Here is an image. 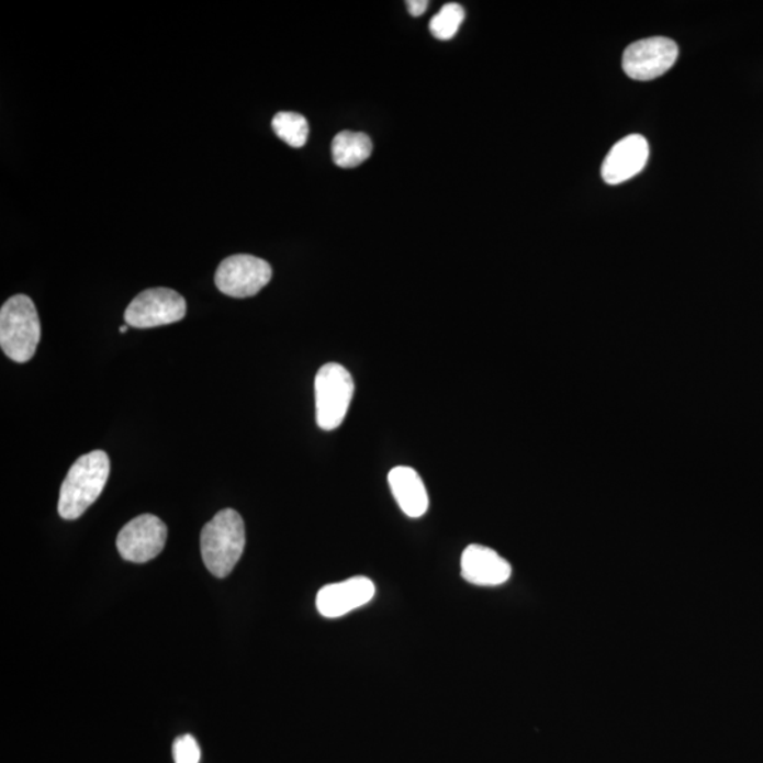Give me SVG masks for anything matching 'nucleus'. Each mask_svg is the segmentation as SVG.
I'll return each mask as SVG.
<instances>
[{
  "instance_id": "nucleus-1",
  "label": "nucleus",
  "mask_w": 763,
  "mask_h": 763,
  "mask_svg": "<svg viewBox=\"0 0 763 763\" xmlns=\"http://www.w3.org/2000/svg\"><path fill=\"white\" fill-rule=\"evenodd\" d=\"M111 462L105 451L96 450L78 458L63 481L58 514L63 519L80 518L100 498L110 479Z\"/></svg>"
},
{
  "instance_id": "nucleus-2",
  "label": "nucleus",
  "mask_w": 763,
  "mask_h": 763,
  "mask_svg": "<svg viewBox=\"0 0 763 763\" xmlns=\"http://www.w3.org/2000/svg\"><path fill=\"white\" fill-rule=\"evenodd\" d=\"M245 543V524L238 512H218L201 531V554L205 568L215 577H226L243 558Z\"/></svg>"
},
{
  "instance_id": "nucleus-3",
  "label": "nucleus",
  "mask_w": 763,
  "mask_h": 763,
  "mask_svg": "<svg viewBox=\"0 0 763 763\" xmlns=\"http://www.w3.org/2000/svg\"><path fill=\"white\" fill-rule=\"evenodd\" d=\"M42 338L36 305L24 294L13 295L0 310V347L12 361L24 363L36 354Z\"/></svg>"
},
{
  "instance_id": "nucleus-4",
  "label": "nucleus",
  "mask_w": 763,
  "mask_h": 763,
  "mask_svg": "<svg viewBox=\"0 0 763 763\" xmlns=\"http://www.w3.org/2000/svg\"><path fill=\"white\" fill-rule=\"evenodd\" d=\"M314 391L318 427L326 431L336 430L346 418L356 391L351 373L339 363H326L317 372Z\"/></svg>"
},
{
  "instance_id": "nucleus-5",
  "label": "nucleus",
  "mask_w": 763,
  "mask_h": 763,
  "mask_svg": "<svg viewBox=\"0 0 763 763\" xmlns=\"http://www.w3.org/2000/svg\"><path fill=\"white\" fill-rule=\"evenodd\" d=\"M187 303L180 293L167 288L147 289L127 305L125 322L135 328H153L181 322Z\"/></svg>"
},
{
  "instance_id": "nucleus-6",
  "label": "nucleus",
  "mask_w": 763,
  "mask_h": 763,
  "mask_svg": "<svg viewBox=\"0 0 763 763\" xmlns=\"http://www.w3.org/2000/svg\"><path fill=\"white\" fill-rule=\"evenodd\" d=\"M272 279V268L253 255H233L221 262L215 284L221 293L235 299L253 298Z\"/></svg>"
},
{
  "instance_id": "nucleus-7",
  "label": "nucleus",
  "mask_w": 763,
  "mask_h": 763,
  "mask_svg": "<svg viewBox=\"0 0 763 763\" xmlns=\"http://www.w3.org/2000/svg\"><path fill=\"white\" fill-rule=\"evenodd\" d=\"M677 44L667 37H649L631 44L625 51L622 67L632 80L652 81L662 77L677 61Z\"/></svg>"
},
{
  "instance_id": "nucleus-8",
  "label": "nucleus",
  "mask_w": 763,
  "mask_h": 763,
  "mask_svg": "<svg viewBox=\"0 0 763 763\" xmlns=\"http://www.w3.org/2000/svg\"><path fill=\"white\" fill-rule=\"evenodd\" d=\"M167 540V526L155 515H141L123 526L116 539L122 559L147 563L161 553Z\"/></svg>"
},
{
  "instance_id": "nucleus-9",
  "label": "nucleus",
  "mask_w": 763,
  "mask_h": 763,
  "mask_svg": "<svg viewBox=\"0 0 763 763\" xmlns=\"http://www.w3.org/2000/svg\"><path fill=\"white\" fill-rule=\"evenodd\" d=\"M375 595V585L367 577H352L343 583L328 584L318 591L316 605L326 618H339L361 608Z\"/></svg>"
},
{
  "instance_id": "nucleus-10",
  "label": "nucleus",
  "mask_w": 763,
  "mask_h": 763,
  "mask_svg": "<svg viewBox=\"0 0 763 763\" xmlns=\"http://www.w3.org/2000/svg\"><path fill=\"white\" fill-rule=\"evenodd\" d=\"M649 159V145L641 135L619 141L605 157L601 176L605 183L617 186L641 173Z\"/></svg>"
},
{
  "instance_id": "nucleus-11",
  "label": "nucleus",
  "mask_w": 763,
  "mask_h": 763,
  "mask_svg": "<svg viewBox=\"0 0 763 763\" xmlns=\"http://www.w3.org/2000/svg\"><path fill=\"white\" fill-rule=\"evenodd\" d=\"M512 568L495 550L471 545L461 556L462 579L471 584L495 587L510 579Z\"/></svg>"
},
{
  "instance_id": "nucleus-12",
  "label": "nucleus",
  "mask_w": 763,
  "mask_h": 763,
  "mask_svg": "<svg viewBox=\"0 0 763 763\" xmlns=\"http://www.w3.org/2000/svg\"><path fill=\"white\" fill-rule=\"evenodd\" d=\"M393 496L408 518H422L428 509V494L422 476L411 467H396L388 475Z\"/></svg>"
},
{
  "instance_id": "nucleus-13",
  "label": "nucleus",
  "mask_w": 763,
  "mask_h": 763,
  "mask_svg": "<svg viewBox=\"0 0 763 763\" xmlns=\"http://www.w3.org/2000/svg\"><path fill=\"white\" fill-rule=\"evenodd\" d=\"M372 155V142L362 132L343 131L333 141L334 164L343 169H354Z\"/></svg>"
},
{
  "instance_id": "nucleus-14",
  "label": "nucleus",
  "mask_w": 763,
  "mask_h": 763,
  "mask_svg": "<svg viewBox=\"0 0 763 763\" xmlns=\"http://www.w3.org/2000/svg\"><path fill=\"white\" fill-rule=\"evenodd\" d=\"M272 127L283 142L292 147H303L308 139V122L294 112H280L273 117Z\"/></svg>"
},
{
  "instance_id": "nucleus-15",
  "label": "nucleus",
  "mask_w": 763,
  "mask_h": 763,
  "mask_svg": "<svg viewBox=\"0 0 763 763\" xmlns=\"http://www.w3.org/2000/svg\"><path fill=\"white\" fill-rule=\"evenodd\" d=\"M464 19L465 12L460 4L447 3L431 19L430 32L438 41H451L458 33V29H460Z\"/></svg>"
},
{
  "instance_id": "nucleus-16",
  "label": "nucleus",
  "mask_w": 763,
  "mask_h": 763,
  "mask_svg": "<svg viewBox=\"0 0 763 763\" xmlns=\"http://www.w3.org/2000/svg\"><path fill=\"white\" fill-rule=\"evenodd\" d=\"M176 763H200L201 750L193 736H181L173 743Z\"/></svg>"
},
{
  "instance_id": "nucleus-17",
  "label": "nucleus",
  "mask_w": 763,
  "mask_h": 763,
  "mask_svg": "<svg viewBox=\"0 0 763 763\" xmlns=\"http://www.w3.org/2000/svg\"><path fill=\"white\" fill-rule=\"evenodd\" d=\"M428 4L430 3L427 0H408L406 2L408 13L415 18L422 16L427 11Z\"/></svg>"
},
{
  "instance_id": "nucleus-18",
  "label": "nucleus",
  "mask_w": 763,
  "mask_h": 763,
  "mask_svg": "<svg viewBox=\"0 0 763 763\" xmlns=\"http://www.w3.org/2000/svg\"><path fill=\"white\" fill-rule=\"evenodd\" d=\"M127 327H130V326H122V327H121V333H126V332H127Z\"/></svg>"
}]
</instances>
